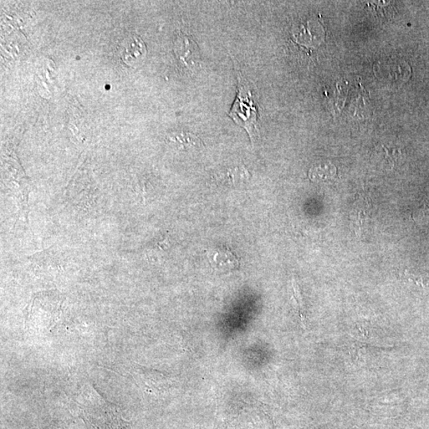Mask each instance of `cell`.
<instances>
[{"label": "cell", "instance_id": "1", "mask_svg": "<svg viewBox=\"0 0 429 429\" xmlns=\"http://www.w3.org/2000/svg\"><path fill=\"white\" fill-rule=\"evenodd\" d=\"M80 417L88 429H131L122 417L118 406L93 391L79 403Z\"/></svg>", "mask_w": 429, "mask_h": 429}, {"label": "cell", "instance_id": "2", "mask_svg": "<svg viewBox=\"0 0 429 429\" xmlns=\"http://www.w3.org/2000/svg\"><path fill=\"white\" fill-rule=\"evenodd\" d=\"M237 96L228 116L248 133L252 142L259 136L257 126L258 111L254 99L252 84L238 72Z\"/></svg>", "mask_w": 429, "mask_h": 429}, {"label": "cell", "instance_id": "3", "mask_svg": "<svg viewBox=\"0 0 429 429\" xmlns=\"http://www.w3.org/2000/svg\"><path fill=\"white\" fill-rule=\"evenodd\" d=\"M175 52L179 61L188 69L195 70L200 65V51L196 43L186 34L180 33L177 35Z\"/></svg>", "mask_w": 429, "mask_h": 429}, {"label": "cell", "instance_id": "4", "mask_svg": "<svg viewBox=\"0 0 429 429\" xmlns=\"http://www.w3.org/2000/svg\"><path fill=\"white\" fill-rule=\"evenodd\" d=\"M146 56V45L139 36H129L121 44L120 57L126 65L131 67L141 65Z\"/></svg>", "mask_w": 429, "mask_h": 429}, {"label": "cell", "instance_id": "5", "mask_svg": "<svg viewBox=\"0 0 429 429\" xmlns=\"http://www.w3.org/2000/svg\"><path fill=\"white\" fill-rule=\"evenodd\" d=\"M208 258L214 268L221 272H231L239 267V262L234 254L227 248H217L208 253Z\"/></svg>", "mask_w": 429, "mask_h": 429}, {"label": "cell", "instance_id": "6", "mask_svg": "<svg viewBox=\"0 0 429 429\" xmlns=\"http://www.w3.org/2000/svg\"><path fill=\"white\" fill-rule=\"evenodd\" d=\"M173 140L186 151L199 150L203 146V142L199 137L190 132L179 133L173 137Z\"/></svg>", "mask_w": 429, "mask_h": 429}]
</instances>
